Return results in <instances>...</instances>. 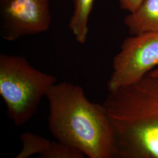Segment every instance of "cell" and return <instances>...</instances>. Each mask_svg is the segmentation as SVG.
<instances>
[{"label":"cell","mask_w":158,"mask_h":158,"mask_svg":"<svg viewBox=\"0 0 158 158\" xmlns=\"http://www.w3.org/2000/svg\"><path fill=\"white\" fill-rule=\"evenodd\" d=\"M48 126L57 141L90 158H115L113 127L103 104L91 102L79 85L55 83L47 91Z\"/></svg>","instance_id":"6da1fadb"},{"label":"cell","mask_w":158,"mask_h":158,"mask_svg":"<svg viewBox=\"0 0 158 158\" xmlns=\"http://www.w3.org/2000/svg\"><path fill=\"white\" fill-rule=\"evenodd\" d=\"M103 106L113 127L115 158H158V76L108 91Z\"/></svg>","instance_id":"7a4b0ae2"},{"label":"cell","mask_w":158,"mask_h":158,"mask_svg":"<svg viewBox=\"0 0 158 158\" xmlns=\"http://www.w3.org/2000/svg\"><path fill=\"white\" fill-rule=\"evenodd\" d=\"M56 77L34 68L24 57L0 55V96L8 117L18 127L26 124L37 112Z\"/></svg>","instance_id":"3957f363"},{"label":"cell","mask_w":158,"mask_h":158,"mask_svg":"<svg viewBox=\"0 0 158 158\" xmlns=\"http://www.w3.org/2000/svg\"><path fill=\"white\" fill-rule=\"evenodd\" d=\"M108 91L134 85L158 66V32L132 35L113 58Z\"/></svg>","instance_id":"277c9868"},{"label":"cell","mask_w":158,"mask_h":158,"mask_svg":"<svg viewBox=\"0 0 158 158\" xmlns=\"http://www.w3.org/2000/svg\"><path fill=\"white\" fill-rule=\"evenodd\" d=\"M51 20L49 0H0V34L7 41L46 32Z\"/></svg>","instance_id":"5b68a950"},{"label":"cell","mask_w":158,"mask_h":158,"mask_svg":"<svg viewBox=\"0 0 158 158\" xmlns=\"http://www.w3.org/2000/svg\"><path fill=\"white\" fill-rule=\"evenodd\" d=\"M125 18L131 35L158 32V0H142L135 11Z\"/></svg>","instance_id":"8992f818"},{"label":"cell","mask_w":158,"mask_h":158,"mask_svg":"<svg viewBox=\"0 0 158 158\" xmlns=\"http://www.w3.org/2000/svg\"><path fill=\"white\" fill-rule=\"evenodd\" d=\"M74 11L69 28L76 40L85 44L89 33L88 21L93 8L94 0H73Z\"/></svg>","instance_id":"52a82bcc"},{"label":"cell","mask_w":158,"mask_h":158,"mask_svg":"<svg viewBox=\"0 0 158 158\" xmlns=\"http://www.w3.org/2000/svg\"><path fill=\"white\" fill-rule=\"evenodd\" d=\"M23 143V149L16 158H28L35 154L40 157L51 147L52 142L45 138L32 132H25L19 136Z\"/></svg>","instance_id":"ba28073f"},{"label":"cell","mask_w":158,"mask_h":158,"mask_svg":"<svg viewBox=\"0 0 158 158\" xmlns=\"http://www.w3.org/2000/svg\"><path fill=\"white\" fill-rule=\"evenodd\" d=\"M85 154L78 149L61 142L52 141L49 149L40 158H84Z\"/></svg>","instance_id":"9c48e42d"},{"label":"cell","mask_w":158,"mask_h":158,"mask_svg":"<svg viewBox=\"0 0 158 158\" xmlns=\"http://www.w3.org/2000/svg\"><path fill=\"white\" fill-rule=\"evenodd\" d=\"M121 8L130 12L135 11L141 4L142 0H117Z\"/></svg>","instance_id":"30bf717a"},{"label":"cell","mask_w":158,"mask_h":158,"mask_svg":"<svg viewBox=\"0 0 158 158\" xmlns=\"http://www.w3.org/2000/svg\"><path fill=\"white\" fill-rule=\"evenodd\" d=\"M150 73L153 76H158V67L155 69H153L152 71H151L150 72Z\"/></svg>","instance_id":"8fae6325"}]
</instances>
